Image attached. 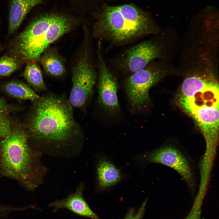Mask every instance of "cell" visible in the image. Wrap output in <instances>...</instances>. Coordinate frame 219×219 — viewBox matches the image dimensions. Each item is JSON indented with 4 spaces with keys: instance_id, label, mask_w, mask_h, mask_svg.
I'll use <instances>...</instances> for the list:
<instances>
[{
    "instance_id": "1",
    "label": "cell",
    "mask_w": 219,
    "mask_h": 219,
    "mask_svg": "<svg viewBox=\"0 0 219 219\" xmlns=\"http://www.w3.org/2000/svg\"><path fill=\"white\" fill-rule=\"evenodd\" d=\"M23 125L30 140L39 145L66 146L76 144L83 137L68 99L52 92L32 102Z\"/></svg>"
},
{
    "instance_id": "2",
    "label": "cell",
    "mask_w": 219,
    "mask_h": 219,
    "mask_svg": "<svg viewBox=\"0 0 219 219\" xmlns=\"http://www.w3.org/2000/svg\"><path fill=\"white\" fill-rule=\"evenodd\" d=\"M178 105L194 120L207 143L216 142L219 129L218 82L212 74L194 75L183 81Z\"/></svg>"
},
{
    "instance_id": "3",
    "label": "cell",
    "mask_w": 219,
    "mask_h": 219,
    "mask_svg": "<svg viewBox=\"0 0 219 219\" xmlns=\"http://www.w3.org/2000/svg\"><path fill=\"white\" fill-rule=\"evenodd\" d=\"M11 125L10 134L0 138V173L33 190L42 182L45 168L40 154L31 146L23 125L11 122Z\"/></svg>"
},
{
    "instance_id": "4",
    "label": "cell",
    "mask_w": 219,
    "mask_h": 219,
    "mask_svg": "<svg viewBox=\"0 0 219 219\" xmlns=\"http://www.w3.org/2000/svg\"><path fill=\"white\" fill-rule=\"evenodd\" d=\"M93 29L95 37L118 45L157 31L148 14L132 4L103 5L97 15Z\"/></svg>"
},
{
    "instance_id": "5",
    "label": "cell",
    "mask_w": 219,
    "mask_h": 219,
    "mask_svg": "<svg viewBox=\"0 0 219 219\" xmlns=\"http://www.w3.org/2000/svg\"><path fill=\"white\" fill-rule=\"evenodd\" d=\"M78 22L75 17L60 13H46L35 18L13 43L14 56L25 62L38 60L51 44L73 29Z\"/></svg>"
},
{
    "instance_id": "6",
    "label": "cell",
    "mask_w": 219,
    "mask_h": 219,
    "mask_svg": "<svg viewBox=\"0 0 219 219\" xmlns=\"http://www.w3.org/2000/svg\"><path fill=\"white\" fill-rule=\"evenodd\" d=\"M164 73L157 67L148 65L126 78L124 89L132 107L139 110L146 106L150 100V89L163 77Z\"/></svg>"
},
{
    "instance_id": "7",
    "label": "cell",
    "mask_w": 219,
    "mask_h": 219,
    "mask_svg": "<svg viewBox=\"0 0 219 219\" xmlns=\"http://www.w3.org/2000/svg\"><path fill=\"white\" fill-rule=\"evenodd\" d=\"M89 58L85 50L72 70V87L68 99L73 107H84L92 94L96 75Z\"/></svg>"
},
{
    "instance_id": "8",
    "label": "cell",
    "mask_w": 219,
    "mask_h": 219,
    "mask_svg": "<svg viewBox=\"0 0 219 219\" xmlns=\"http://www.w3.org/2000/svg\"><path fill=\"white\" fill-rule=\"evenodd\" d=\"M160 54V47L157 43L151 40L144 41L124 53L120 60L119 67L129 75L144 68Z\"/></svg>"
},
{
    "instance_id": "9",
    "label": "cell",
    "mask_w": 219,
    "mask_h": 219,
    "mask_svg": "<svg viewBox=\"0 0 219 219\" xmlns=\"http://www.w3.org/2000/svg\"><path fill=\"white\" fill-rule=\"evenodd\" d=\"M99 57L98 101L107 113L115 116L120 109L117 95L118 83L107 68L100 52Z\"/></svg>"
},
{
    "instance_id": "10",
    "label": "cell",
    "mask_w": 219,
    "mask_h": 219,
    "mask_svg": "<svg viewBox=\"0 0 219 219\" xmlns=\"http://www.w3.org/2000/svg\"><path fill=\"white\" fill-rule=\"evenodd\" d=\"M150 163L162 164L172 168L181 176L189 186H193V175L187 158L178 149L171 146H165L145 155Z\"/></svg>"
},
{
    "instance_id": "11",
    "label": "cell",
    "mask_w": 219,
    "mask_h": 219,
    "mask_svg": "<svg viewBox=\"0 0 219 219\" xmlns=\"http://www.w3.org/2000/svg\"><path fill=\"white\" fill-rule=\"evenodd\" d=\"M84 186L81 183L75 191L60 200L51 202L48 206L55 212L65 208L79 215L92 219H101L90 208L83 196Z\"/></svg>"
},
{
    "instance_id": "12",
    "label": "cell",
    "mask_w": 219,
    "mask_h": 219,
    "mask_svg": "<svg viewBox=\"0 0 219 219\" xmlns=\"http://www.w3.org/2000/svg\"><path fill=\"white\" fill-rule=\"evenodd\" d=\"M43 2V0H12L9 12V33H14L30 10Z\"/></svg>"
},
{
    "instance_id": "13",
    "label": "cell",
    "mask_w": 219,
    "mask_h": 219,
    "mask_svg": "<svg viewBox=\"0 0 219 219\" xmlns=\"http://www.w3.org/2000/svg\"><path fill=\"white\" fill-rule=\"evenodd\" d=\"M96 178L99 190L103 191L119 182L122 176L120 170L112 163L102 158L97 164Z\"/></svg>"
},
{
    "instance_id": "14",
    "label": "cell",
    "mask_w": 219,
    "mask_h": 219,
    "mask_svg": "<svg viewBox=\"0 0 219 219\" xmlns=\"http://www.w3.org/2000/svg\"><path fill=\"white\" fill-rule=\"evenodd\" d=\"M39 60L45 71L49 75L59 77L65 74L63 61L55 49L48 47L42 53Z\"/></svg>"
},
{
    "instance_id": "15",
    "label": "cell",
    "mask_w": 219,
    "mask_h": 219,
    "mask_svg": "<svg viewBox=\"0 0 219 219\" xmlns=\"http://www.w3.org/2000/svg\"><path fill=\"white\" fill-rule=\"evenodd\" d=\"M2 89L8 96L19 99L28 100L33 102L40 96L29 85L19 81H12L5 83L2 85Z\"/></svg>"
},
{
    "instance_id": "16",
    "label": "cell",
    "mask_w": 219,
    "mask_h": 219,
    "mask_svg": "<svg viewBox=\"0 0 219 219\" xmlns=\"http://www.w3.org/2000/svg\"><path fill=\"white\" fill-rule=\"evenodd\" d=\"M23 76L29 85L35 91H44L47 88L44 83L41 70L35 61L28 63Z\"/></svg>"
},
{
    "instance_id": "17",
    "label": "cell",
    "mask_w": 219,
    "mask_h": 219,
    "mask_svg": "<svg viewBox=\"0 0 219 219\" xmlns=\"http://www.w3.org/2000/svg\"><path fill=\"white\" fill-rule=\"evenodd\" d=\"M12 107L2 98H0V138L6 137L11 130L10 114Z\"/></svg>"
},
{
    "instance_id": "18",
    "label": "cell",
    "mask_w": 219,
    "mask_h": 219,
    "mask_svg": "<svg viewBox=\"0 0 219 219\" xmlns=\"http://www.w3.org/2000/svg\"><path fill=\"white\" fill-rule=\"evenodd\" d=\"M19 61L14 56L5 55L0 58V77L11 75L19 67Z\"/></svg>"
},
{
    "instance_id": "19",
    "label": "cell",
    "mask_w": 219,
    "mask_h": 219,
    "mask_svg": "<svg viewBox=\"0 0 219 219\" xmlns=\"http://www.w3.org/2000/svg\"><path fill=\"white\" fill-rule=\"evenodd\" d=\"M147 200V199L145 200L137 211L134 207L130 208L123 219H143Z\"/></svg>"
},
{
    "instance_id": "20",
    "label": "cell",
    "mask_w": 219,
    "mask_h": 219,
    "mask_svg": "<svg viewBox=\"0 0 219 219\" xmlns=\"http://www.w3.org/2000/svg\"><path fill=\"white\" fill-rule=\"evenodd\" d=\"M24 207H14L2 204L0 203V218L15 212L24 210Z\"/></svg>"
}]
</instances>
